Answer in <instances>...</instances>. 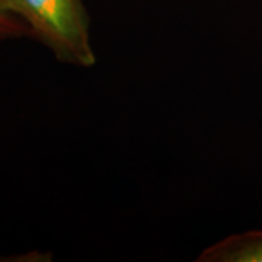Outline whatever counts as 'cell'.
<instances>
[{
  "instance_id": "obj_1",
  "label": "cell",
  "mask_w": 262,
  "mask_h": 262,
  "mask_svg": "<svg viewBox=\"0 0 262 262\" xmlns=\"http://www.w3.org/2000/svg\"><path fill=\"white\" fill-rule=\"evenodd\" d=\"M20 18L57 60L92 67L96 56L91 44L89 16L82 0H2Z\"/></svg>"
},
{
  "instance_id": "obj_2",
  "label": "cell",
  "mask_w": 262,
  "mask_h": 262,
  "mask_svg": "<svg viewBox=\"0 0 262 262\" xmlns=\"http://www.w3.org/2000/svg\"><path fill=\"white\" fill-rule=\"evenodd\" d=\"M198 262H262V230L230 234L206 248Z\"/></svg>"
},
{
  "instance_id": "obj_3",
  "label": "cell",
  "mask_w": 262,
  "mask_h": 262,
  "mask_svg": "<svg viewBox=\"0 0 262 262\" xmlns=\"http://www.w3.org/2000/svg\"><path fill=\"white\" fill-rule=\"evenodd\" d=\"M29 34L31 31L27 24L15 13H12L0 0V38H15Z\"/></svg>"
}]
</instances>
